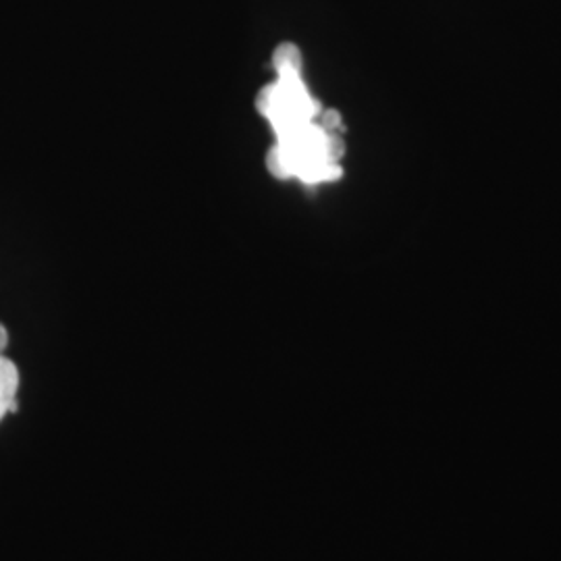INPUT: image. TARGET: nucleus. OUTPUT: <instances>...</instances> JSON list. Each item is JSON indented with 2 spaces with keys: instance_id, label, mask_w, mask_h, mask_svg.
<instances>
[{
  "instance_id": "obj_1",
  "label": "nucleus",
  "mask_w": 561,
  "mask_h": 561,
  "mask_svg": "<svg viewBox=\"0 0 561 561\" xmlns=\"http://www.w3.org/2000/svg\"><path fill=\"white\" fill-rule=\"evenodd\" d=\"M343 154L341 134H331L319 121H312L279 136L266 154V167L277 180L321 185L343 175L340 167Z\"/></svg>"
},
{
  "instance_id": "obj_3",
  "label": "nucleus",
  "mask_w": 561,
  "mask_h": 561,
  "mask_svg": "<svg viewBox=\"0 0 561 561\" xmlns=\"http://www.w3.org/2000/svg\"><path fill=\"white\" fill-rule=\"evenodd\" d=\"M20 393V370L15 362L9 360L7 356H0V422L4 421L15 403Z\"/></svg>"
},
{
  "instance_id": "obj_2",
  "label": "nucleus",
  "mask_w": 561,
  "mask_h": 561,
  "mask_svg": "<svg viewBox=\"0 0 561 561\" xmlns=\"http://www.w3.org/2000/svg\"><path fill=\"white\" fill-rule=\"evenodd\" d=\"M256 106L277 138L321 115V104L308 92L301 71L277 73V80L259 92Z\"/></svg>"
},
{
  "instance_id": "obj_5",
  "label": "nucleus",
  "mask_w": 561,
  "mask_h": 561,
  "mask_svg": "<svg viewBox=\"0 0 561 561\" xmlns=\"http://www.w3.org/2000/svg\"><path fill=\"white\" fill-rule=\"evenodd\" d=\"M7 345H9V331L7 327L0 322V356H7Z\"/></svg>"
},
{
  "instance_id": "obj_4",
  "label": "nucleus",
  "mask_w": 561,
  "mask_h": 561,
  "mask_svg": "<svg viewBox=\"0 0 561 561\" xmlns=\"http://www.w3.org/2000/svg\"><path fill=\"white\" fill-rule=\"evenodd\" d=\"M273 69L275 73H285V71H301L300 48L291 42H285L277 46L273 53Z\"/></svg>"
}]
</instances>
